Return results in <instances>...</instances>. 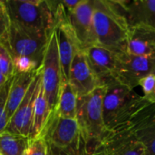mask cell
I'll return each instance as SVG.
<instances>
[{
	"label": "cell",
	"instance_id": "cell-1",
	"mask_svg": "<svg viewBox=\"0 0 155 155\" xmlns=\"http://www.w3.org/2000/svg\"><path fill=\"white\" fill-rule=\"evenodd\" d=\"M104 86L103 116L109 134L131 126L148 107L153 105L143 96L138 95L134 90L129 89L114 79Z\"/></svg>",
	"mask_w": 155,
	"mask_h": 155
},
{
	"label": "cell",
	"instance_id": "cell-2",
	"mask_svg": "<svg viewBox=\"0 0 155 155\" xmlns=\"http://www.w3.org/2000/svg\"><path fill=\"white\" fill-rule=\"evenodd\" d=\"M93 25L95 45L116 54L127 52L129 25L119 1L94 0Z\"/></svg>",
	"mask_w": 155,
	"mask_h": 155
},
{
	"label": "cell",
	"instance_id": "cell-3",
	"mask_svg": "<svg viewBox=\"0 0 155 155\" xmlns=\"http://www.w3.org/2000/svg\"><path fill=\"white\" fill-rule=\"evenodd\" d=\"M105 86H99L91 94L78 97L76 121L87 154L100 149L109 136L103 116V98Z\"/></svg>",
	"mask_w": 155,
	"mask_h": 155
},
{
	"label": "cell",
	"instance_id": "cell-4",
	"mask_svg": "<svg viewBox=\"0 0 155 155\" xmlns=\"http://www.w3.org/2000/svg\"><path fill=\"white\" fill-rule=\"evenodd\" d=\"M5 5L11 22L28 30L50 35L56 25L54 2L8 0Z\"/></svg>",
	"mask_w": 155,
	"mask_h": 155
},
{
	"label": "cell",
	"instance_id": "cell-5",
	"mask_svg": "<svg viewBox=\"0 0 155 155\" xmlns=\"http://www.w3.org/2000/svg\"><path fill=\"white\" fill-rule=\"evenodd\" d=\"M48 144L51 155H64L85 150L76 119L51 114L41 135ZM39 136V137H40Z\"/></svg>",
	"mask_w": 155,
	"mask_h": 155
},
{
	"label": "cell",
	"instance_id": "cell-6",
	"mask_svg": "<svg viewBox=\"0 0 155 155\" xmlns=\"http://www.w3.org/2000/svg\"><path fill=\"white\" fill-rule=\"evenodd\" d=\"M42 85L47 101L50 114L54 113L58 102L59 92L63 83L56 34L51 33L45 50L42 62Z\"/></svg>",
	"mask_w": 155,
	"mask_h": 155
},
{
	"label": "cell",
	"instance_id": "cell-7",
	"mask_svg": "<svg viewBox=\"0 0 155 155\" xmlns=\"http://www.w3.org/2000/svg\"><path fill=\"white\" fill-rule=\"evenodd\" d=\"M49 36L45 34L28 30L11 22L7 47L12 57L27 56L42 64Z\"/></svg>",
	"mask_w": 155,
	"mask_h": 155
},
{
	"label": "cell",
	"instance_id": "cell-8",
	"mask_svg": "<svg viewBox=\"0 0 155 155\" xmlns=\"http://www.w3.org/2000/svg\"><path fill=\"white\" fill-rule=\"evenodd\" d=\"M155 74V57L119 54L114 79L131 90H134L144 77Z\"/></svg>",
	"mask_w": 155,
	"mask_h": 155
},
{
	"label": "cell",
	"instance_id": "cell-9",
	"mask_svg": "<svg viewBox=\"0 0 155 155\" xmlns=\"http://www.w3.org/2000/svg\"><path fill=\"white\" fill-rule=\"evenodd\" d=\"M42 82V65L37 68L35 76L34 77L23 101L19 104L17 110L9 120L5 131L29 138L32 125L33 107L35 97L37 95L39 86Z\"/></svg>",
	"mask_w": 155,
	"mask_h": 155
},
{
	"label": "cell",
	"instance_id": "cell-10",
	"mask_svg": "<svg viewBox=\"0 0 155 155\" xmlns=\"http://www.w3.org/2000/svg\"><path fill=\"white\" fill-rule=\"evenodd\" d=\"M94 0H83L72 12H68V22L71 25L82 50L95 45L94 25Z\"/></svg>",
	"mask_w": 155,
	"mask_h": 155
},
{
	"label": "cell",
	"instance_id": "cell-11",
	"mask_svg": "<svg viewBox=\"0 0 155 155\" xmlns=\"http://www.w3.org/2000/svg\"><path fill=\"white\" fill-rule=\"evenodd\" d=\"M83 51L90 68L102 86L114 79L119 54L98 45H93Z\"/></svg>",
	"mask_w": 155,
	"mask_h": 155
},
{
	"label": "cell",
	"instance_id": "cell-12",
	"mask_svg": "<svg viewBox=\"0 0 155 155\" xmlns=\"http://www.w3.org/2000/svg\"><path fill=\"white\" fill-rule=\"evenodd\" d=\"M68 82L78 97L87 95L102 86L90 68L83 50L77 52L71 64Z\"/></svg>",
	"mask_w": 155,
	"mask_h": 155
},
{
	"label": "cell",
	"instance_id": "cell-13",
	"mask_svg": "<svg viewBox=\"0 0 155 155\" xmlns=\"http://www.w3.org/2000/svg\"><path fill=\"white\" fill-rule=\"evenodd\" d=\"M101 148L107 155H147L145 147L135 137L132 127L109 134Z\"/></svg>",
	"mask_w": 155,
	"mask_h": 155
},
{
	"label": "cell",
	"instance_id": "cell-14",
	"mask_svg": "<svg viewBox=\"0 0 155 155\" xmlns=\"http://www.w3.org/2000/svg\"><path fill=\"white\" fill-rule=\"evenodd\" d=\"M129 26L155 29V0H119Z\"/></svg>",
	"mask_w": 155,
	"mask_h": 155
},
{
	"label": "cell",
	"instance_id": "cell-15",
	"mask_svg": "<svg viewBox=\"0 0 155 155\" xmlns=\"http://www.w3.org/2000/svg\"><path fill=\"white\" fill-rule=\"evenodd\" d=\"M127 53L155 57V29L143 25L129 26Z\"/></svg>",
	"mask_w": 155,
	"mask_h": 155
},
{
	"label": "cell",
	"instance_id": "cell-16",
	"mask_svg": "<svg viewBox=\"0 0 155 155\" xmlns=\"http://www.w3.org/2000/svg\"><path fill=\"white\" fill-rule=\"evenodd\" d=\"M129 127L145 147L147 155H155V104L148 107Z\"/></svg>",
	"mask_w": 155,
	"mask_h": 155
},
{
	"label": "cell",
	"instance_id": "cell-17",
	"mask_svg": "<svg viewBox=\"0 0 155 155\" xmlns=\"http://www.w3.org/2000/svg\"><path fill=\"white\" fill-rule=\"evenodd\" d=\"M36 72L37 68L35 71L27 74L15 73L13 78V82L11 84L6 104V114L8 121L12 118V116L17 110L19 104L23 101L34 77L36 74Z\"/></svg>",
	"mask_w": 155,
	"mask_h": 155
},
{
	"label": "cell",
	"instance_id": "cell-18",
	"mask_svg": "<svg viewBox=\"0 0 155 155\" xmlns=\"http://www.w3.org/2000/svg\"><path fill=\"white\" fill-rule=\"evenodd\" d=\"M49 116H50V112L41 82L37 95L34 103L32 125H31V133H30L29 139H35L41 135L48 121Z\"/></svg>",
	"mask_w": 155,
	"mask_h": 155
},
{
	"label": "cell",
	"instance_id": "cell-19",
	"mask_svg": "<svg viewBox=\"0 0 155 155\" xmlns=\"http://www.w3.org/2000/svg\"><path fill=\"white\" fill-rule=\"evenodd\" d=\"M78 96L68 81L61 84L55 113L64 118L75 119Z\"/></svg>",
	"mask_w": 155,
	"mask_h": 155
},
{
	"label": "cell",
	"instance_id": "cell-20",
	"mask_svg": "<svg viewBox=\"0 0 155 155\" xmlns=\"http://www.w3.org/2000/svg\"><path fill=\"white\" fill-rule=\"evenodd\" d=\"M29 138L10 134L6 131L0 134V154L24 155Z\"/></svg>",
	"mask_w": 155,
	"mask_h": 155
},
{
	"label": "cell",
	"instance_id": "cell-21",
	"mask_svg": "<svg viewBox=\"0 0 155 155\" xmlns=\"http://www.w3.org/2000/svg\"><path fill=\"white\" fill-rule=\"evenodd\" d=\"M0 74L6 78H12L15 74L13 57L8 48L0 43Z\"/></svg>",
	"mask_w": 155,
	"mask_h": 155
},
{
	"label": "cell",
	"instance_id": "cell-22",
	"mask_svg": "<svg viewBox=\"0 0 155 155\" xmlns=\"http://www.w3.org/2000/svg\"><path fill=\"white\" fill-rule=\"evenodd\" d=\"M14 76L6 82V84L4 85V87L0 91V134L5 131L6 126L9 122L7 114H6V104H7L8 94H9V90L11 87V84L13 82Z\"/></svg>",
	"mask_w": 155,
	"mask_h": 155
},
{
	"label": "cell",
	"instance_id": "cell-23",
	"mask_svg": "<svg viewBox=\"0 0 155 155\" xmlns=\"http://www.w3.org/2000/svg\"><path fill=\"white\" fill-rule=\"evenodd\" d=\"M11 20L5 5V1H0V43L8 46V35ZM8 48V47H7Z\"/></svg>",
	"mask_w": 155,
	"mask_h": 155
},
{
	"label": "cell",
	"instance_id": "cell-24",
	"mask_svg": "<svg viewBox=\"0 0 155 155\" xmlns=\"http://www.w3.org/2000/svg\"><path fill=\"white\" fill-rule=\"evenodd\" d=\"M24 155H51V153L45 140L40 136L35 139H29Z\"/></svg>",
	"mask_w": 155,
	"mask_h": 155
},
{
	"label": "cell",
	"instance_id": "cell-25",
	"mask_svg": "<svg viewBox=\"0 0 155 155\" xmlns=\"http://www.w3.org/2000/svg\"><path fill=\"white\" fill-rule=\"evenodd\" d=\"M13 62L15 73L20 74L31 73L41 65L36 61L27 56H15L13 57Z\"/></svg>",
	"mask_w": 155,
	"mask_h": 155
},
{
	"label": "cell",
	"instance_id": "cell-26",
	"mask_svg": "<svg viewBox=\"0 0 155 155\" xmlns=\"http://www.w3.org/2000/svg\"><path fill=\"white\" fill-rule=\"evenodd\" d=\"M143 91V98L151 104H155V74H150L139 83Z\"/></svg>",
	"mask_w": 155,
	"mask_h": 155
},
{
	"label": "cell",
	"instance_id": "cell-27",
	"mask_svg": "<svg viewBox=\"0 0 155 155\" xmlns=\"http://www.w3.org/2000/svg\"><path fill=\"white\" fill-rule=\"evenodd\" d=\"M10 78H6L5 76H4L2 74H0V91L2 90V88L4 87V85L6 84V82L9 80Z\"/></svg>",
	"mask_w": 155,
	"mask_h": 155
},
{
	"label": "cell",
	"instance_id": "cell-28",
	"mask_svg": "<svg viewBox=\"0 0 155 155\" xmlns=\"http://www.w3.org/2000/svg\"><path fill=\"white\" fill-rule=\"evenodd\" d=\"M87 155H107L106 154V153L104 152V150L103 149V148H100V149H98V150H96V151H94V152H93V153H89V154Z\"/></svg>",
	"mask_w": 155,
	"mask_h": 155
},
{
	"label": "cell",
	"instance_id": "cell-29",
	"mask_svg": "<svg viewBox=\"0 0 155 155\" xmlns=\"http://www.w3.org/2000/svg\"><path fill=\"white\" fill-rule=\"evenodd\" d=\"M64 155H87V153L85 150H82V151H79L77 153H70V154H64Z\"/></svg>",
	"mask_w": 155,
	"mask_h": 155
},
{
	"label": "cell",
	"instance_id": "cell-30",
	"mask_svg": "<svg viewBox=\"0 0 155 155\" xmlns=\"http://www.w3.org/2000/svg\"><path fill=\"white\" fill-rule=\"evenodd\" d=\"M0 155H1V154H0Z\"/></svg>",
	"mask_w": 155,
	"mask_h": 155
}]
</instances>
